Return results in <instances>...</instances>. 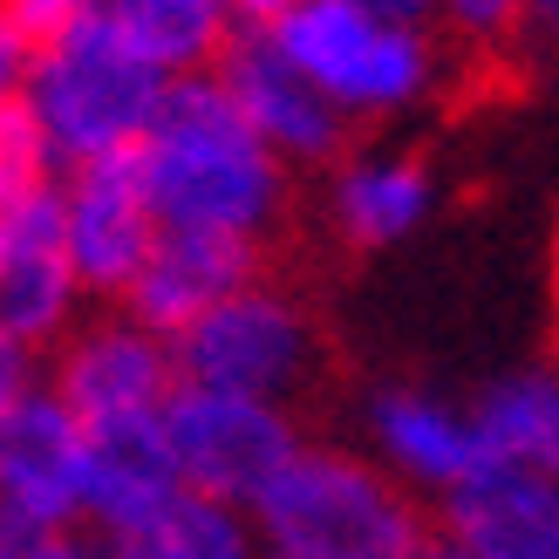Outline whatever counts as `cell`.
Returning <instances> with one entry per match:
<instances>
[{
    "label": "cell",
    "mask_w": 559,
    "mask_h": 559,
    "mask_svg": "<svg viewBox=\"0 0 559 559\" xmlns=\"http://www.w3.org/2000/svg\"><path fill=\"white\" fill-rule=\"evenodd\" d=\"M35 389H41V355L0 328V430L14 424V409L35 396Z\"/></svg>",
    "instance_id": "7402d4cb"
},
{
    "label": "cell",
    "mask_w": 559,
    "mask_h": 559,
    "mask_svg": "<svg viewBox=\"0 0 559 559\" xmlns=\"http://www.w3.org/2000/svg\"><path fill=\"white\" fill-rule=\"evenodd\" d=\"M41 382L82 430L123 424V416H164V403L178 389V355L164 334L130 321L123 307H90L41 355Z\"/></svg>",
    "instance_id": "ba28073f"
},
{
    "label": "cell",
    "mask_w": 559,
    "mask_h": 559,
    "mask_svg": "<svg viewBox=\"0 0 559 559\" xmlns=\"http://www.w3.org/2000/svg\"><path fill=\"white\" fill-rule=\"evenodd\" d=\"M27 69H35V41L0 14V96H27Z\"/></svg>",
    "instance_id": "d4e9b609"
},
{
    "label": "cell",
    "mask_w": 559,
    "mask_h": 559,
    "mask_svg": "<svg viewBox=\"0 0 559 559\" xmlns=\"http://www.w3.org/2000/svg\"><path fill=\"white\" fill-rule=\"evenodd\" d=\"M471 409H478L491 464H519L559 491V369H512L485 382Z\"/></svg>",
    "instance_id": "ac0fdd59"
},
{
    "label": "cell",
    "mask_w": 559,
    "mask_h": 559,
    "mask_svg": "<svg viewBox=\"0 0 559 559\" xmlns=\"http://www.w3.org/2000/svg\"><path fill=\"white\" fill-rule=\"evenodd\" d=\"M361 8L382 14V21H403V27H430V35L443 21V0H361Z\"/></svg>",
    "instance_id": "484cf974"
},
{
    "label": "cell",
    "mask_w": 559,
    "mask_h": 559,
    "mask_svg": "<svg viewBox=\"0 0 559 559\" xmlns=\"http://www.w3.org/2000/svg\"><path fill=\"white\" fill-rule=\"evenodd\" d=\"M424 559H457V552H443V546H437V539H430V552H424Z\"/></svg>",
    "instance_id": "f546056e"
},
{
    "label": "cell",
    "mask_w": 559,
    "mask_h": 559,
    "mask_svg": "<svg viewBox=\"0 0 559 559\" xmlns=\"http://www.w3.org/2000/svg\"><path fill=\"white\" fill-rule=\"evenodd\" d=\"M512 48L559 62V0H525V8H519V41H512Z\"/></svg>",
    "instance_id": "cb8c5ba5"
},
{
    "label": "cell",
    "mask_w": 559,
    "mask_h": 559,
    "mask_svg": "<svg viewBox=\"0 0 559 559\" xmlns=\"http://www.w3.org/2000/svg\"><path fill=\"white\" fill-rule=\"evenodd\" d=\"M253 533L266 559H424L430 506L376 471L348 437H314L253 498Z\"/></svg>",
    "instance_id": "7a4b0ae2"
},
{
    "label": "cell",
    "mask_w": 559,
    "mask_h": 559,
    "mask_svg": "<svg viewBox=\"0 0 559 559\" xmlns=\"http://www.w3.org/2000/svg\"><path fill=\"white\" fill-rule=\"evenodd\" d=\"M96 8H103V0H0V14H8L35 48L48 35H62V27H75L82 14H96Z\"/></svg>",
    "instance_id": "603a6c76"
},
{
    "label": "cell",
    "mask_w": 559,
    "mask_h": 559,
    "mask_svg": "<svg viewBox=\"0 0 559 559\" xmlns=\"http://www.w3.org/2000/svg\"><path fill=\"white\" fill-rule=\"evenodd\" d=\"M233 8V21H239V35H260V27H273L280 14L294 8V0H226Z\"/></svg>",
    "instance_id": "4316f807"
},
{
    "label": "cell",
    "mask_w": 559,
    "mask_h": 559,
    "mask_svg": "<svg viewBox=\"0 0 559 559\" xmlns=\"http://www.w3.org/2000/svg\"><path fill=\"white\" fill-rule=\"evenodd\" d=\"M430 533L457 559H559V491L519 464H485L430 506Z\"/></svg>",
    "instance_id": "7c38bea8"
},
{
    "label": "cell",
    "mask_w": 559,
    "mask_h": 559,
    "mask_svg": "<svg viewBox=\"0 0 559 559\" xmlns=\"http://www.w3.org/2000/svg\"><path fill=\"white\" fill-rule=\"evenodd\" d=\"M212 82L226 90L239 123L253 130L287 171H334V164L355 151V123L266 35H233V48L218 55Z\"/></svg>",
    "instance_id": "9c48e42d"
},
{
    "label": "cell",
    "mask_w": 559,
    "mask_h": 559,
    "mask_svg": "<svg viewBox=\"0 0 559 559\" xmlns=\"http://www.w3.org/2000/svg\"><path fill=\"white\" fill-rule=\"evenodd\" d=\"M519 8H525V0H443L437 35L451 41L457 55H512Z\"/></svg>",
    "instance_id": "44dd1931"
},
{
    "label": "cell",
    "mask_w": 559,
    "mask_h": 559,
    "mask_svg": "<svg viewBox=\"0 0 559 559\" xmlns=\"http://www.w3.org/2000/svg\"><path fill=\"white\" fill-rule=\"evenodd\" d=\"M355 451L389 471L409 498H451L471 471H485V430L471 396H443L430 382H369L355 396Z\"/></svg>",
    "instance_id": "52a82bcc"
},
{
    "label": "cell",
    "mask_w": 559,
    "mask_h": 559,
    "mask_svg": "<svg viewBox=\"0 0 559 559\" xmlns=\"http://www.w3.org/2000/svg\"><path fill=\"white\" fill-rule=\"evenodd\" d=\"M96 21L144 69H157L164 82L212 75L218 55H226L233 35H239V21H233L226 0H103Z\"/></svg>",
    "instance_id": "e0dca14e"
},
{
    "label": "cell",
    "mask_w": 559,
    "mask_h": 559,
    "mask_svg": "<svg viewBox=\"0 0 559 559\" xmlns=\"http://www.w3.org/2000/svg\"><path fill=\"white\" fill-rule=\"evenodd\" d=\"M164 90L171 82L136 62L96 14H82L75 27L48 35L35 48V69H27V109H35V123L55 151V171L130 157L144 144Z\"/></svg>",
    "instance_id": "5b68a950"
},
{
    "label": "cell",
    "mask_w": 559,
    "mask_h": 559,
    "mask_svg": "<svg viewBox=\"0 0 559 559\" xmlns=\"http://www.w3.org/2000/svg\"><path fill=\"white\" fill-rule=\"evenodd\" d=\"M178 457L164 443L157 416H123V424H90L82 443V533L117 539L136 519H151L164 498H178Z\"/></svg>",
    "instance_id": "2e32d148"
},
{
    "label": "cell",
    "mask_w": 559,
    "mask_h": 559,
    "mask_svg": "<svg viewBox=\"0 0 559 559\" xmlns=\"http://www.w3.org/2000/svg\"><path fill=\"white\" fill-rule=\"evenodd\" d=\"M82 443L90 430L48 396V382L0 430V519L27 539L82 533Z\"/></svg>",
    "instance_id": "8fae6325"
},
{
    "label": "cell",
    "mask_w": 559,
    "mask_h": 559,
    "mask_svg": "<svg viewBox=\"0 0 559 559\" xmlns=\"http://www.w3.org/2000/svg\"><path fill=\"white\" fill-rule=\"evenodd\" d=\"M273 260L253 253V246H233V239H205V233H157L151 260L136 266V280L123 287V314L144 321L151 334L178 342L191 321H205L226 294H239L253 273H266Z\"/></svg>",
    "instance_id": "5bb4252c"
},
{
    "label": "cell",
    "mask_w": 559,
    "mask_h": 559,
    "mask_svg": "<svg viewBox=\"0 0 559 559\" xmlns=\"http://www.w3.org/2000/svg\"><path fill=\"white\" fill-rule=\"evenodd\" d=\"M157 424L178 457L185 491H205L239 512H253V498L307 443V416L280 403H253V396H226V389H199V382H178Z\"/></svg>",
    "instance_id": "8992f818"
},
{
    "label": "cell",
    "mask_w": 559,
    "mask_h": 559,
    "mask_svg": "<svg viewBox=\"0 0 559 559\" xmlns=\"http://www.w3.org/2000/svg\"><path fill=\"white\" fill-rule=\"evenodd\" d=\"M90 307L96 300L82 294V280L62 253V218H55V191H48L14 218L8 246H0V328L35 355H48Z\"/></svg>",
    "instance_id": "9a60e30c"
},
{
    "label": "cell",
    "mask_w": 559,
    "mask_h": 559,
    "mask_svg": "<svg viewBox=\"0 0 559 559\" xmlns=\"http://www.w3.org/2000/svg\"><path fill=\"white\" fill-rule=\"evenodd\" d=\"M437 171L416 151H348L334 171H321V226L348 253H389L430 226Z\"/></svg>",
    "instance_id": "4fadbf2b"
},
{
    "label": "cell",
    "mask_w": 559,
    "mask_h": 559,
    "mask_svg": "<svg viewBox=\"0 0 559 559\" xmlns=\"http://www.w3.org/2000/svg\"><path fill=\"white\" fill-rule=\"evenodd\" d=\"M55 218H62V253L96 307H117L136 266L157 246V212L144 199L136 157H103L75 164L55 178Z\"/></svg>",
    "instance_id": "30bf717a"
},
{
    "label": "cell",
    "mask_w": 559,
    "mask_h": 559,
    "mask_svg": "<svg viewBox=\"0 0 559 559\" xmlns=\"http://www.w3.org/2000/svg\"><path fill=\"white\" fill-rule=\"evenodd\" d=\"M109 559H266L260 533H253V512L239 506H218L205 491H178L164 498L151 519H136L130 533L103 539Z\"/></svg>",
    "instance_id": "d6986e66"
},
{
    "label": "cell",
    "mask_w": 559,
    "mask_h": 559,
    "mask_svg": "<svg viewBox=\"0 0 559 559\" xmlns=\"http://www.w3.org/2000/svg\"><path fill=\"white\" fill-rule=\"evenodd\" d=\"M35 546H41V539H27L21 525H8V519H0V559H35Z\"/></svg>",
    "instance_id": "f1b7e54d"
},
{
    "label": "cell",
    "mask_w": 559,
    "mask_h": 559,
    "mask_svg": "<svg viewBox=\"0 0 559 559\" xmlns=\"http://www.w3.org/2000/svg\"><path fill=\"white\" fill-rule=\"evenodd\" d=\"M178 382L226 389V396H253L280 409H307L328 382V328L307 287L280 280L273 266L253 273L239 294H226L205 321H191L178 342Z\"/></svg>",
    "instance_id": "277c9868"
},
{
    "label": "cell",
    "mask_w": 559,
    "mask_h": 559,
    "mask_svg": "<svg viewBox=\"0 0 559 559\" xmlns=\"http://www.w3.org/2000/svg\"><path fill=\"white\" fill-rule=\"evenodd\" d=\"M55 178L62 171H55V151H48L27 96H0V218L48 199Z\"/></svg>",
    "instance_id": "ffe728a7"
},
{
    "label": "cell",
    "mask_w": 559,
    "mask_h": 559,
    "mask_svg": "<svg viewBox=\"0 0 559 559\" xmlns=\"http://www.w3.org/2000/svg\"><path fill=\"white\" fill-rule=\"evenodd\" d=\"M130 157L157 233H205L273 260V246L294 226V171L239 123L212 75L171 82Z\"/></svg>",
    "instance_id": "6da1fadb"
},
{
    "label": "cell",
    "mask_w": 559,
    "mask_h": 559,
    "mask_svg": "<svg viewBox=\"0 0 559 559\" xmlns=\"http://www.w3.org/2000/svg\"><path fill=\"white\" fill-rule=\"evenodd\" d=\"M260 35L314 82V90L361 123H389L451 90V41L430 27H403L369 14L361 0H294Z\"/></svg>",
    "instance_id": "3957f363"
},
{
    "label": "cell",
    "mask_w": 559,
    "mask_h": 559,
    "mask_svg": "<svg viewBox=\"0 0 559 559\" xmlns=\"http://www.w3.org/2000/svg\"><path fill=\"white\" fill-rule=\"evenodd\" d=\"M35 559H109V552H103V539H90V533H62V539H41Z\"/></svg>",
    "instance_id": "83f0119b"
}]
</instances>
